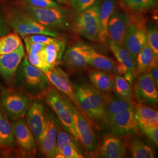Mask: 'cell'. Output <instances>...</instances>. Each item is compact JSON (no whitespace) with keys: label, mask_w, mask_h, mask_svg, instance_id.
Segmentation results:
<instances>
[{"label":"cell","mask_w":158,"mask_h":158,"mask_svg":"<svg viewBox=\"0 0 158 158\" xmlns=\"http://www.w3.org/2000/svg\"><path fill=\"white\" fill-rule=\"evenodd\" d=\"M23 12L40 24L55 30H65L69 27V14L66 8H38L23 4Z\"/></svg>","instance_id":"obj_4"},{"label":"cell","mask_w":158,"mask_h":158,"mask_svg":"<svg viewBox=\"0 0 158 158\" xmlns=\"http://www.w3.org/2000/svg\"><path fill=\"white\" fill-rule=\"evenodd\" d=\"M21 44H23L22 40L18 34L5 35L0 38V55L11 53Z\"/></svg>","instance_id":"obj_30"},{"label":"cell","mask_w":158,"mask_h":158,"mask_svg":"<svg viewBox=\"0 0 158 158\" xmlns=\"http://www.w3.org/2000/svg\"><path fill=\"white\" fill-rule=\"evenodd\" d=\"M115 8V0H103L99 5V34L98 40L102 44L108 42V25L110 18Z\"/></svg>","instance_id":"obj_21"},{"label":"cell","mask_w":158,"mask_h":158,"mask_svg":"<svg viewBox=\"0 0 158 158\" xmlns=\"http://www.w3.org/2000/svg\"><path fill=\"white\" fill-rule=\"evenodd\" d=\"M87 63L96 69L108 73L113 74L117 72V63L112 59L98 53L93 48L87 57Z\"/></svg>","instance_id":"obj_25"},{"label":"cell","mask_w":158,"mask_h":158,"mask_svg":"<svg viewBox=\"0 0 158 158\" xmlns=\"http://www.w3.org/2000/svg\"><path fill=\"white\" fill-rule=\"evenodd\" d=\"M23 4L38 8H60V4L54 0H18Z\"/></svg>","instance_id":"obj_36"},{"label":"cell","mask_w":158,"mask_h":158,"mask_svg":"<svg viewBox=\"0 0 158 158\" xmlns=\"http://www.w3.org/2000/svg\"><path fill=\"white\" fill-rule=\"evenodd\" d=\"M64 51V42L56 38L53 42L46 45L39 53L52 67H56L62 62Z\"/></svg>","instance_id":"obj_22"},{"label":"cell","mask_w":158,"mask_h":158,"mask_svg":"<svg viewBox=\"0 0 158 158\" xmlns=\"http://www.w3.org/2000/svg\"><path fill=\"white\" fill-rule=\"evenodd\" d=\"M73 117L79 141L87 149L93 150L96 147V137L89 121L75 107L73 108Z\"/></svg>","instance_id":"obj_18"},{"label":"cell","mask_w":158,"mask_h":158,"mask_svg":"<svg viewBox=\"0 0 158 158\" xmlns=\"http://www.w3.org/2000/svg\"><path fill=\"white\" fill-rule=\"evenodd\" d=\"M129 8L136 11L151 8L156 5V0H123Z\"/></svg>","instance_id":"obj_33"},{"label":"cell","mask_w":158,"mask_h":158,"mask_svg":"<svg viewBox=\"0 0 158 158\" xmlns=\"http://www.w3.org/2000/svg\"><path fill=\"white\" fill-rule=\"evenodd\" d=\"M134 97L137 103L157 106L158 91L150 73H141L136 81Z\"/></svg>","instance_id":"obj_9"},{"label":"cell","mask_w":158,"mask_h":158,"mask_svg":"<svg viewBox=\"0 0 158 158\" xmlns=\"http://www.w3.org/2000/svg\"><path fill=\"white\" fill-rule=\"evenodd\" d=\"M97 0H71L70 3L74 9L78 12L83 11L93 6Z\"/></svg>","instance_id":"obj_39"},{"label":"cell","mask_w":158,"mask_h":158,"mask_svg":"<svg viewBox=\"0 0 158 158\" xmlns=\"http://www.w3.org/2000/svg\"><path fill=\"white\" fill-rule=\"evenodd\" d=\"M130 21V17L124 12H114L108 25V41H112L118 45H124Z\"/></svg>","instance_id":"obj_17"},{"label":"cell","mask_w":158,"mask_h":158,"mask_svg":"<svg viewBox=\"0 0 158 158\" xmlns=\"http://www.w3.org/2000/svg\"><path fill=\"white\" fill-rule=\"evenodd\" d=\"M99 4L95 3L88 9L79 12L73 21L74 31L91 41H97L99 34Z\"/></svg>","instance_id":"obj_6"},{"label":"cell","mask_w":158,"mask_h":158,"mask_svg":"<svg viewBox=\"0 0 158 158\" xmlns=\"http://www.w3.org/2000/svg\"><path fill=\"white\" fill-rule=\"evenodd\" d=\"M109 46L117 59V72L121 76L127 74L136 75V63L124 45H118L109 40Z\"/></svg>","instance_id":"obj_19"},{"label":"cell","mask_w":158,"mask_h":158,"mask_svg":"<svg viewBox=\"0 0 158 158\" xmlns=\"http://www.w3.org/2000/svg\"><path fill=\"white\" fill-rule=\"evenodd\" d=\"M26 114V123L38 145L46 127V113L44 104L38 99L35 100Z\"/></svg>","instance_id":"obj_11"},{"label":"cell","mask_w":158,"mask_h":158,"mask_svg":"<svg viewBox=\"0 0 158 158\" xmlns=\"http://www.w3.org/2000/svg\"><path fill=\"white\" fill-rule=\"evenodd\" d=\"M147 42L158 60V32L156 27H151L147 30Z\"/></svg>","instance_id":"obj_35"},{"label":"cell","mask_w":158,"mask_h":158,"mask_svg":"<svg viewBox=\"0 0 158 158\" xmlns=\"http://www.w3.org/2000/svg\"><path fill=\"white\" fill-rule=\"evenodd\" d=\"M61 155L63 158H84L80 154L79 150L71 144H66L63 147Z\"/></svg>","instance_id":"obj_38"},{"label":"cell","mask_w":158,"mask_h":158,"mask_svg":"<svg viewBox=\"0 0 158 158\" xmlns=\"http://www.w3.org/2000/svg\"><path fill=\"white\" fill-rule=\"evenodd\" d=\"M115 85L114 90L117 95L126 98H132L133 97V91L132 85L125 80L124 77L120 75H116L114 77Z\"/></svg>","instance_id":"obj_32"},{"label":"cell","mask_w":158,"mask_h":158,"mask_svg":"<svg viewBox=\"0 0 158 158\" xmlns=\"http://www.w3.org/2000/svg\"><path fill=\"white\" fill-rule=\"evenodd\" d=\"M91 48V46L84 43H78L69 47L64 52V64L73 70L85 69L89 65L87 57Z\"/></svg>","instance_id":"obj_15"},{"label":"cell","mask_w":158,"mask_h":158,"mask_svg":"<svg viewBox=\"0 0 158 158\" xmlns=\"http://www.w3.org/2000/svg\"><path fill=\"white\" fill-rule=\"evenodd\" d=\"M7 32V28L3 18L0 15V38L5 35Z\"/></svg>","instance_id":"obj_42"},{"label":"cell","mask_w":158,"mask_h":158,"mask_svg":"<svg viewBox=\"0 0 158 158\" xmlns=\"http://www.w3.org/2000/svg\"><path fill=\"white\" fill-rule=\"evenodd\" d=\"M57 129L56 119L55 117L46 113L45 128L38 146L47 158H56Z\"/></svg>","instance_id":"obj_13"},{"label":"cell","mask_w":158,"mask_h":158,"mask_svg":"<svg viewBox=\"0 0 158 158\" xmlns=\"http://www.w3.org/2000/svg\"><path fill=\"white\" fill-rule=\"evenodd\" d=\"M152 78L153 82L155 83V84L156 85V87H158V66L155 67L154 69H153L152 70L149 72Z\"/></svg>","instance_id":"obj_43"},{"label":"cell","mask_w":158,"mask_h":158,"mask_svg":"<svg viewBox=\"0 0 158 158\" xmlns=\"http://www.w3.org/2000/svg\"><path fill=\"white\" fill-rule=\"evenodd\" d=\"M15 138L12 123L0 110V149H10L15 145Z\"/></svg>","instance_id":"obj_27"},{"label":"cell","mask_w":158,"mask_h":158,"mask_svg":"<svg viewBox=\"0 0 158 158\" xmlns=\"http://www.w3.org/2000/svg\"><path fill=\"white\" fill-rule=\"evenodd\" d=\"M143 134L156 145H158V125H138Z\"/></svg>","instance_id":"obj_37"},{"label":"cell","mask_w":158,"mask_h":158,"mask_svg":"<svg viewBox=\"0 0 158 158\" xmlns=\"http://www.w3.org/2000/svg\"><path fill=\"white\" fill-rule=\"evenodd\" d=\"M16 76L18 82L29 96L44 95L51 87L45 74L31 64L27 55L21 63Z\"/></svg>","instance_id":"obj_2"},{"label":"cell","mask_w":158,"mask_h":158,"mask_svg":"<svg viewBox=\"0 0 158 158\" xmlns=\"http://www.w3.org/2000/svg\"><path fill=\"white\" fill-rule=\"evenodd\" d=\"M133 110L138 125H158L157 110L146 104L134 103Z\"/></svg>","instance_id":"obj_26"},{"label":"cell","mask_w":158,"mask_h":158,"mask_svg":"<svg viewBox=\"0 0 158 158\" xmlns=\"http://www.w3.org/2000/svg\"><path fill=\"white\" fill-rule=\"evenodd\" d=\"M1 104L6 115L15 120L23 118L32 103L31 96L15 91L4 92L1 97Z\"/></svg>","instance_id":"obj_7"},{"label":"cell","mask_w":158,"mask_h":158,"mask_svg":"<svg viewBox=\"0 0 158 158\" xmlns=\"http://www.w3.org/2000/svg\"><path fill=\"white\" fill-rule=\"evenodd\" d=\"M98 153L102 158H123L126 154L125 144L117 136L107 134L102 139Z\"/></svg>","instance_id":"obj_20"},{"label":"cell","mask_w":158,"mask_h":158,"mask_svg":"<svg viewBox=\"0 0 158 158\" xmlns=\"http://www.w3.org/2000/svg\"><path fill=\"white\" fill-rule=\"evenodd\" d=\"M8 23L15 33L23 38L34 34H42L53 38L58 36L56 30L40 24L25 12H12L8 18Z\"/></svg>","instance_id":"obj_5"},{"label":"cell","mask_w":158,"mask_h":158,"mask_svg":"<svg viewBox=\"0 0 158 158\" xmlns=\"http://www.w3.org/2000/svg\"><path fill=\"white\" fill-rule=\"evenodd\" d=\"M134 103L132 98H126L118 95L110 96L106 107V121L114 115L132 108Z\"/></svg>","instance_id":"obj_28"},{"label":"cell","mask_w":158,"mask_h":158,"mask_svg":"<svg viewBox=\"0 0 158 158\" xmlns=\"http://www.w3.org/2000/svg\"><path fill=\"white\" fill-rule=\"evenodd\" d=\"M12 126L15 141L23 152L34 155L37 151V143L24 118L15 119Z\"/></svg>","instance_id":"obj_12"},{"label":"cell","mask_w":158,"mask_h":158,"mask_svg":"<svg viewBox=\"0 0 158 158\" xmlns=\"http://www.w3.org/2000/svg\"><path fill=\"white\" fill-rule=\"evenodd\" d=\"M158 60L147 41L136 57V73H149L158 66Z\"/></svg>","instance_id":"obj_24"},{"label":"cell","mask_w":158,"mask_h":158,"mask_svg":"<svg viewBox=\"0 0 158 158\" xmlns=\"http://www.w3.org/2000/svg\"><path fill=\"white\" fill-rule=\"evenodd\" d=\"M106 124L112 134L124 136L135 133L138 129L133 108L118 114L107 119Z\"/></svg>","instance_id":"obj_10"},{"label":"cell","mask_w":158,"mask_h":158,"mask_svg":"<svg viewBox=\"0 0 158 158\" xmlns=\"http://www.w3.org/2000/svg\"><path fill=\"white\" fill-rule=\"evenodd\" d=\"M77 141L74 138L68 131H63L62 129H59L56 139V158H63L61 155L62 148L66 144H71L76 147L78 150L79 146L77 145Z\"/></svg>","instance_id":"obj_31"},{"label":"cell","mask_w":158,"mask_h":158,"mask_svg":"<svg viewBox=\"0 0 158 158\" xmlns=\"http://www.w3.org/2000/svg\"><path fill=\"white\" fill-rule=\"evenodd\" d=\"M29 63L33 66L38 69L44 73L52 68L51 65L46 62L45 60L41 56L40 53L32 54L29 53L27 55Z\"/></svg>","instance_id":"obj_34"},{"label":"cell","mask_w":158,"mask_h":158,"mask_svg":"<svg viewBox=\"0 0 158 158\" xmlns=\"http://www.w3.org/2000/svg\"><path fill=\"white\" fill-rule=\"evenodd\" d=\"M46 103L51 107L56 114L63 127L69 132L74 138L79 141L73 117L74 106L67 98V96H63L60 92L51 87L44 95Z\"/></svg>","instance_id":"obj_3"},{"label":"cell","mask_w":158,"mask_h":158,"mask_svg":"<svg viewBox=\"0 0 158 158\" xmlns=\"http://www.w3.org/2000/svg\"><path fill=\"white\" fill-rule=\"evenodd\" d=\"M130 19L124 45L136 61L138 54L147 42V27L142 19L131 17Z\"/></svg>","instance_id":"obj_8"},{"label":"cell","mask_w":158,"mask_h":158,"mask_svg":"<svg viewBox=\"0 0 158 158\" xmlns=\"http://www.w3.org/2000/svg\"><path fill=\"white\" fill-rule=\"evenodd\" d=\"M91 84L98 90L108 93L114 90V77L111 74L100 70H91L89 72Z\"/></svg>","instance_id":"obj_23"},{"label":"cell","mask_w":158,"mask_h":158,"mask_svg":"<svg viewBox=\"0 0 158 158\" xmlns=\"http://www.w3.org/2000/svg\"><path fill=\"white\" fill-rule=\"evenodd\" d=\"M27 40H29L33 42H38V43H42L44 44L45 45L49 44L53 41H55L56 39V38L51 37L42 34H34L31 35L26 36L24 37Z\"/></svg>","instance_id":"obj_41"},{"label":"cell","mask_w":158,"mask_h":158,"mask_svg":"<svg viewBox=\"0 0 158 158\" xmlns=\"http://www.w3.org/2000/svg\"><path fill=\"white\" fill-rule=\"evenodd\" d=\"M23 39L25 42V48L27 52V54L29 53L38 54L42 51L46 45L45 44H42V43L31 42L29 40H27L25 38Z\"/></svg>","instance_id":"obj_40"},{"label":"cell","mask_w":158,"mask_h":158,"mask_svg":"<svg viewBox=\"0 0 158 158\" xmlns=\"http://www.w3.org/2000/svg\"><path fill=\"white\" fill-rule=\"evenodd\" d=\"M54 1H56L58 3H59V4H66L69 3L71 0H54Z\"/></svg>","instance_id":"obj_44"},{"label":"cell","mask_w":158,"mask_h":158,"mask_svg":"<svg viewBox=\"0 0 158 158\" xmlns=\"http://www.w3.org/2000/svg\"><path fill=\"white\" fill-rule=\"evenodd\" d=\"M25 56L23 44L11 53L0 55V74L3 79L8 82L14 80Z\"/></svg>","instance_id":"obj_14"},{"label":"cell","mask_w":158,"mask_h":158,"mask_svg":"<svg viewBox=\"0 0 158 158\" xmlns=\"http://www.w3.org/2000/svg\"><path fill=\"white\" fill-rule=\"evenodd\" d=\"M46 76L57 90L60 91L78 107L74 96V87L67 73L59 66L52 67L45 73Z\"/></svg>","instance_id":"obj_16"},{"label":"cell","mask_w":158,"mask_h":158,"mask_svg":"<svg viewBox=\"0 0 158 158\" xmlns=\"http://www.w3.org/2000/svg\"><path fill=\"white\" fill-rule=\"evenodd\" d=\"M129 149L133 158H154L156 156V152L153 148L138 139L130 142Z\"/></svg>","instance_id":"obj_29"},{"label":"cell","mask_w":158,"mask_h":158,"mask_svg":"<svg viewBox=\"0 0 158 158\" xmlns=\"http://www.w3.org/2000/svg\"><path fill=\"white\" fill-rule=\"evenodd\" d=\"M73 87L78 108L94 122L106 124V107L111 96L89 84L74 85Z\"/></svg>","instance_id":"obj_1"}]
</instances>
